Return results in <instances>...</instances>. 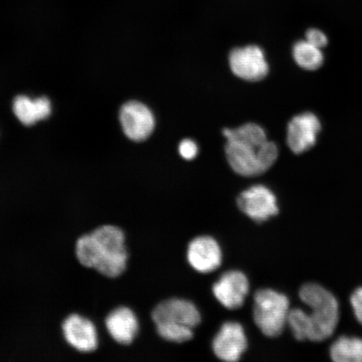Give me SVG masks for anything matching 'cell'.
Returning a JSON list of instances; mask_svg holds the SVG:
<instances>
[{
  "label": "cell",
  "mask_w": 362,
  "mask_h": 362,
  "mask_svg": "<svg viewBox=\"0 0 362 362\" xmlns=\"http://www.w3.org/2000/svg\"><path fill=\"white\" fill-rule=\"evenodd\" d=\"M300 300L310 308V313L301 309L291 310L288 325L298 341L320 342L325 341L334 332L339 319V306L336 296L320 284L303 285Z\"/></svg>",
  "instance_id": "6da1fadb"
},
{
  "label": "cell",
  "mask_w": 362,
  "mask_h": 362,
  "mask_svg": "<svg viewBox=\"0 0 362 362\" xmlns=\"http://www.w3.org/2000/svg\"><path fill=\"white\" fill-rule=\"evenodd\" d=\"M226 138V158L232 169L240 175H260L271 168L277 160L279 149L267 139L261 126L249 123L238 129H224Z\"/></svg>",
  "instance_id": "7a4b0ae2"
},
{
  "label": "cell",
  "mask_w": 362,
  "mask_h": 362,
  "mask_svg": "<svg viewBox=\"0 0 362 362\" xmlns=\"http://www.w3.org/2000/svg\"><path fill=\"white\" fill-rule=\"evenodd\" d=\"M76 253L81 264L108 278L123 274L128 261L124 233L115 226H103L81 237L76 243Z\"/></svg>",
  "instance_id": "3957f363"
},
{
  "label": "cell",
  "mask_w": 362,
  "mask_h": 362,
  "mask_svg": "<svg viewBox=\"0 0 362 362\" xmlns=\"http://www.w3.org/2000/svg\"><path fill=\"white\" fill-rule=\"evenodd\" d=\"M289 300L286 296L270 288L260 289L255 296L253 319L266 337H277L288 325Z\"/></svg>",
  "instance_id": "277c9868"
},
{
  "label": "cell",
  "mask_w": 362,
  "mask_h": 362,
  "mask_svg": "<svg viewBox=\"0 0 362 362\" xmlns=\"http://www.w3.org/2000/svg\"><path fill=\"white\" fill-rule=\"evenodd\" d=\"M229 64L235 76L248 81H261L269 71L264 52L257 45L233 49L230 52Z\"/></svg>",
  "instance_id": "5b68a950"
},
{
  "label": "cell",
  "mask_w": 362,
  "mask_h": 362,
  "mask_svg": "<svg viewBox=\"0 0 362 362\" xmlns=\"http://www.w3.org/2000/svg\"><path fill=\"white\" fill-rule=\"evenodd\" d=\"M119 119L127 137L135 142L147 139L156 127L155 117L151 110L137 101L127 103L121 107Z\"/></svg>",
  "instance_id": "8992f818"
},
{
  "label": "cell",
  "mask_w": 362,
  "mask_h": 362,
  "mask_svg": "<svg viewBox=\"0 0 362 362\" xmlns=\"http://www.w3.org/2000/svg\"><path fill=\"white\" fill-rule=\"evenodd\" d=\"M238 205L243 214L257 223L268 221L279 214L275 194L262 185H253L240 194Z\"/></svg>",
  "instance_id": "52a82bcc"
},
{
  "label": "cell",
  "mask_w": 362,
  "mask_h": 362,
  "mask_svg": "<svg viewBox=\"0 0 362 362\" xmlns=\"http://www.w3.org/2000/svg\"><path fill=\"white\" fill-rule=\"evenodd\" d=\"M321 130L318 117L306 112L294 116L288 125L287 144L296 155L310 151L315 146Z\"/></svg>",
  "instance_id": "ba28073f"
},
{
  "label": "cell",
  "mask_w": 362,
  "mask_h": 362,
  "mask_svg": "<svg viewBox=\"0 0 362 362\" xmlns=\"http://www.w3.org/2000/svg\"><path fill=\"white\" fill-rule=\"evenodd\" d=\"M153 322L158 325H182L192 329L201 322V315L193 303L181 298L161 302L153 310Z\"/></svg>",
  "instance_id": "9c48e42d"
},
{
  "label": "cell",
  "mask_w": 362,
  "mask_h": 362,
  "mask_svg": "<svg viewBox=\"0 0 362 362\" xmlns=\"http://www.w3.org/2000/svg\"><path fill=\"white\" fill-rule=\"evenodd\" d=\"M245 332L238 322H226L216 334L212 349L219 359L228 362L238 361L247 350Z\"/></svg>",
  "instance_id": "30bf717a"
},
{
  "label": "cell",
  "mask_w": 362,
  "mask_h": 362,
  "mask_svg": "<svg viewBox=\"0 0 362 362\" xmlns=\"http://www.w3.org/2000/svg\"><path fill=\"white\" fill-rule=\"evenodd\" d=\"M216 300L226 309L242 307L249 291V282L242 272L229 271L221 275L212 288Z\"/></svg>",
  "instance_id": "8fae6325"
},
{
  "label": "cell",
  "mask_w": 362,
  "mask_h": 362,
  "mask_svg": "<svg viewBox=\"0 0 362 362\" xmlns=\"http://www.w3.org/2000/svg\"><path fill=\"white\" fill-rule=\"evenodd\" d=\"M189 264L200 273L207 274L219 268L221 251L216 240L210 237L194 238L188 247Z\"/></svg>",
  "instance_id": "7c38bea8"
},
{
  "label": "cell",
  "mask_w": 362,
  "mask_h": 362,
  "mask_svg": "<svg viewBox=\"0 0 362 362\" xmlns=\"http://www.w3.org/2000/svg\"><path fill=\"white\" fill-rule=\"evenodd\" d=\"M62 329L66 341L75 349L83 352L96 349L98 333L92 321L78 315H71L63 323Z\"/></svg>",
  "instance_id": "4fadbf2b"
},
{
  "label": "cell",
  "mask_w": 362,
  "mask_h": 362,
  "mask_svg": "<svg viewBox=\"0 0 362 362\" xmlns=\"http://www.w3.org/2000/svg\"><path fill=\"white\" fill-rule=\"evenodd\" d=\"M106 327L117 342L129 345L139 332V321L132 310L127 307L117 308L108 315Z\"/></svg>",
  "instance_id": "5bb4252c"
},
{
  "label": "cell",
  "mask_w": 362,
  "mask_h": 362,
  "mask_svg": "<svg viewBox=\"0 0 362 362\" xmlns=\"http://www.w3.org/2000/svg\"><path fill=\"white\" fill-rule=\"evenodd\" d=\"M13 111L21 123L31 126L51 115L52 103L45 97L31 99L21 95L13 100Z\"/></svg>",
  "instance_id": "9a60e30c"
},
{
  "label": "cell",
  "mask_w": 362,
  "mask_h": 362,
  "mask_svg": "<svg viewBox=\"0 0 362 362\" xmlns=\"http://www.w3.org/2000/svg\"><path fill=\"white\" fill-rule=\"evenodd\" d=\"M329 356L334 362H362V339L338 338L330 346Z\"/></svg>",
  "instance_id": "2e32d148"
},
{
  "label": "cell",
  "mask_w": 362,
  "mask_h": 362,
  "mask_svg": "<svg viewBox=\"0 0 362 362\" xmlns=\"http://www.w3.org/2000/svg\"><path fill=\"white\" fill-rule=\"evenodd\" d=\"M293 57L297 64L307 71L319 69L324 63V54L321 49L306 40H298L294 44Z\"/></svg>",
  "instance_id": "e0dca14e"
},
{
  "label": "cell",
  "mask_w": 362,
  "mask_h": 362,
  "mask_svg": "<svg viewBox=\"0 0 362 362\" xmlns=\"http://www.w3.org/2000/svg\"><path fill=\"white\" fill-rule=\"evenodd\" d=\"M158 334L165 341L183 343L193 337V329L175 325H156Z\"/></svg>",
  "instance_id": "ac0fdd59"
},
{
  "label": "cell",
  "mask_w": 362,
  "mask_h": 362,
  "mask_svg": "<svg viewBox=\"0 0 362 362\" xmlns=\"http://www.w3.org/2000/svg\"><path fill=\"white\" fill-rule=\"evenodd\" d=\"M305 40L310 44L315 45L316 47L322 49L327 47L328 44V38L323 31L320 30L312 28L307 30L305 34Z\"/></svg>",
  "instance_id": "d6986e66"
},
{
  "label": "cell",
  "mask_w": 362,
  "mask_h": 362,
  "mask_svg": "<svg viewBox=\"0 0 362 362\" xmlns=\"http://www.w3.org/2000/svg\"><path fill=\"white\" fill-rule=\"evenodd\" d=\"M179 153L181 157L187 160H192L198 153V146L192 139H184L179 146Z\"/></svg>",
  "instance_id": "ffe728a7"
},
{
  "label": "cell",
  "mask_w": 362,
  "mask_h": 362,
  "mask_svg": "<svg viewBox=\"0 0 362 362\" xmlns=\"http://www.w3.org/2000/svg\"><path fill=\"white\" fill-rule=\"evenodd\" d=\"M350 302L356 319L362 325V287L357 288L351 293Z\"/></svg>",
  "instance_id": "44dd1931"
}]
</instances>
